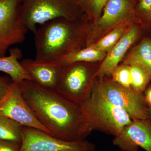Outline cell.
Instances as JSON below:
<instances>
[{"mask_svg":"<svg viewBox=\"0 0 151 151\" xmlns=\"http://www.w3.org/2000/svg\"><path fill=\"white\" fill-rule=\"evenodd\" d=\"M106 53L90 46L85 47L71 52L60 61L63 65L76 62L100 63Z\"/></svg>","mask_w":151,"mask_h":151,"instance_id":"obj_16","label":"cell"},{"mask_svg":"<svg viewBox=\"0 0 151 151\" xmlns=\"http://www.w3.org/2000/svg\"><path fill=\"white\" fill-rule=\"evenodd\" d=\"M20 63L32 81L43 88L55 90L63 69L61 63L30 58L22 60Z\"/></svg>","mask_w":151,"mask_h":151,"instance_id":"obj_13","label":"cell"},{"mask_svg":"<svg viewBox=\"0 0 151 151\" xmlns=\"http://www.w3.org/2000/svg\"><path fill=\"white\" fill-rule=\"evenodd\" d=\"M22 127L12 119L0 116V140L21 145Z\"/></svg>","mask_w":151,"mask_h":151,"instance_id":"obj_17","label":"cell"},{"mask_svg":"<svg viewBox=\"0 0 151 151\" xmlns=\"http://www.w3.org/2000/svg\"><path fill=\"white\" fill-rule=\"evenodd\" d=\"M21 145L0 140V151H20Z\"/></svg>","mask_w":151,"mask_h":151,"instance_id":"obj_24","label":"cell"},{"mask_svg":"<svg viewBox=\"0 0 151 151\" xmlns=\"http://www.w3.org/2000/svg\"><path fill=\"white\" fill-rule=\"evenodd\" d=\"M23 0H0V57L11 47L25 39L28 30L23 23L21 8Z\"/></svg>","mask_w":151,"mask_h":151,"instance_id":"obj_8","label":"cell"},{"mask_svg":"<svg viewBox=\"0 0 151 151\" xmlns=\"http://www.w3.org/2000/svg\"><path fill=\"white\" fill-rule=\"evenodd\" d=\"M138 24L132 25L119 41L107 52L105 58L100 62L97 77L110 76L113 70L122 62L140 34V28Z\"/></svg>","mask_w":151,"mask_h":151,"instance_id":"obj_12","label":"cell"},{"mask_svg":"<svg viewBox=\"0 0 151 151\" xmlns=\"http://www.w3.org/2000/svg\"><path fill=\"white\" fill-rule=\"evenodd\" d=\"M148 119L151 122V108H149L148 112Z\"/></svg>","mask_w":151,"mask_h":151,"instance_id":"obj_26","label":"cell"},{"mask_svg":"<svg viewBox=\"0 0 151 151\" xmlns=\"http://www.w3.org/2000/svg\"><path fill=\"white\" fill-rule=\"evenodd\" d=\"M108 0H76L88 20L95 22L101 16Z\"/></svg>","mask_w":151,"mask_h":151,"instance_id":"obj_19","label":"cell"},{"mask_svg":"<svg viewBox=\"0 0 151 151\" xmlns=\"http://www.w3.org/2000/svg\"><path fill=\"white\" fill-rule=\"evenodd\" d=\"M100 63L76 62L63 65L55 90L68 100L81 104L92 94Z\"/></svg>","mask_w":151,"mask_h":151,"instance_id":"obj_5","label":"cell"},{"mask_svg":"<svg viewBox=\"0 0 151 151\" xmlns=\"http://www.w3.org/2000/svg\"><path fill=\"white\" fill-rule=\"evenodd\" d=\"M22 51L17 47L11 48L9 55L0 57V71L7 74L12 81L19 83L31 78L25 70L19 60L22 57Z\"/></svg>","mask_w":151,"mask_h":151,"instance_id":"obj_14","label":"cell"},{"mask_svg":"<svg viewBox=\"0 0 151 151\" xmlns=\"http://www.w3.org/2000/svg\"><path fill=\"white\" fill-rule=\"evenodd\" d=\"M135 12L141 22H151V0H137Z\"/></svg>","mask_w":151,"mask_h":151,"instance_id":"obj_22","label":"cell"},{"mask_svg":"<svg viewBox=\"0 0 151 151\" xmlns=\"http://www.w3.org/2000/svg\"><path fill=\"white\" fill-rule=\"evenodd\" d=\"M13 82L9 76H0V101L8 93Z\"/></svg>","mask_w":151,"mask_h":151,"instance_id":"obj_23","label":"cell"},{"mask_svg":"<svg viewBox=\"0 0 151 151\" xmlns=\"http://www.w3.org/2000/svg\"><path fill=\"white\" fill-rule=\"evenodd\" d=\"M93 92L113 105L122 108L132 120L148 119L149 107L143 93L119 85L110 77H97Z\"/></svg>","mask_w":151,"mask_h":151,"instance_id":"obj_6","label":"cell"},{"mask_svg":"<svg viewBox=\"0 0 151 151\" xmlns=\"http://www.w3.org/2000/svg\"><path fill=\"white\" fill-rule=\"evenodd\" d=\"M137 1V0H108L98 20L90 24L86 47L120 26L141 22L135 12Z\"/></svg>","mask_w":151,"mask_h":151,"instance_id":"obj_7","label":"cell"},{"mask_svg":"<svg viewBox=\"0 0 151 151\" xmlns=\"http://www.w3.org/2000/svg\"><path fill=\"white\" fill-rule=\"evenodd\" d=\"M113 145L122 151H138L140 147L151 151V122L149 119H135L114 137Z\"/></svg>","mask_w":151,"mask_h":151,"instance_id":"obj_11","label":"cell"},{"mask_svg":"<svg viewBox=\"0 0 151 151\" xmlns=\"http://www.w3.org/2000/svg\"><path fill=\"white\" fill-rule=\"evenodd\" d=\"M131 75V87L137 92L143 93L150 81L151 76L145 69L138 65H129Z\"/></svg>","mask_w":151,"mask_h":151,"instance_id":"obj_20","label":"cell"},{"mask_svg":"<svg viewBox=\"0 0 151 151\" xmlns=\"http://www.w3.org/2000/svg\"><path fill=\"white\" fill-rule=\"evenodd\" d=\"M0 116L12 119L24 127L35 128L50 135L25 100L19 83L13 82L8 93L0 101Z\"/></svg>","mask_w":151,"mask_h":151,"instance_id":"obj_10","label":"cell"},{"mask_svg":"<svg viewBox=\"0 0 151 151\" xmlns=\"http://www.w3.org/2000/svg\"><path fill=\"white\" fill-rule=\"evenodd\" d=\"M20 151H95L96 146L86 139L70 142L35 128L24 127Z\"/></svg>","mask_w":151,"mask_h":151,"instance_id":"obj_9","label":"cell"},{"mask_svg":"<svg viewBox=\"0 0 151 151\" xmlns=\"http://www.w3.org/2000/svg\"><path fill=\"white\" fill-rule=\"evenodd\" d=\"M80 105L92 131L116 137L132 121L126 111L94 92Z\"/></svg>","mask_w":151,"mask_h":151,"instance_id":"obj_3","label":"cell"},{"mask_svg":"<svg viewBox=\"0 0 151 151\" xmlns=\"http://www.w3.org/2000/svg\"><path fill=\"white\" fill-rule=\"evenodd\" d=\"M83 14L76 0H23L21 8L23 23L34 34L38 25L59 18H76Z\"/></svg>","mask_w":151,"mask_h":151,"instance_id":"obj_4","label":"cell"},{"mask_svg":"<svg viewBox=\"0 0 151 151\" xmlns=\"http://www.w3.org/2000/svg\"><path fill=\"white\" fill-rule=\"evenodd\" d=\"M91 22L84 14L59 18L41 25L34 34L36 60L58 62L86 46Z\"/></svg>","mask_w":151,"mask_h":151,"instance_id":"obj_2","label":"cell"},{"mask_svg":"<svg viewBox=\"0 0 151 151\" xmlns=\"http://www.w3.org/2000/svg\"><path fill=\"white\" fill-rule=\"evenodd\" d=\"M144 94L147 105L149 108H151V86L146 89Z\"/></svg>","mask_w":151,"mask_h":151,"instance_id":"obj_25","label":"cell"},{"mask_svg":"<svg viewBox=\"0 0 151 151\" xmlns=\"http://www.w3.org/2000/svg\"><path fill=\"white\" fill-rule=\"evenodd\" d=\"M132 24H125L120 26L88 46L107 53L119 41L125 32Z\"/></svg>","mask_w":151,"mask_h":151,"instance_id":"obj_18","label":"cell"},{"mask_svg":"<svg viewBox=\"0 0 151 151\" xmlns=\"http://www.w3.org/2000/svg\"><path fill=\"white\" fill-rule=\"evenodd\" d=\"M122 63L141 66L151 76V40L145 39L134 47L130 49Z\"/></svg>","mask_w":151,"mask_h":151,"instance_id":"obj_15","label":"cell"},{"mask_svg":"<svg viewBox=\"0 0 151 151\" xmlns=\"http://www.w3.org/2000/svg\"><path fill=\"white\" fill-rule=\"evenodd\" d=\"M110 77L116 83L127 88L131 87V75L129 65L122 63L111 73Z\"/></svg>","mask_w":151,"mask_h":151,"instance_id":"obj_21","label":"cell"},{"mask_svg":"<svg viewBox=\"0 0 151 151\" xmlns=\"http://www.w3.org/2000/svg\"><path fill=\"white\" fill-rule=\"evenodd\" d=\"M19 83L23 96L37 119L52 136L75 142L86 139L91 134L92 130L80 104L31 80Z\"/></svg>","mask_w":151,"mask_h":151,"instance_id":"obj_1","label":"cell"}]
</instances>
